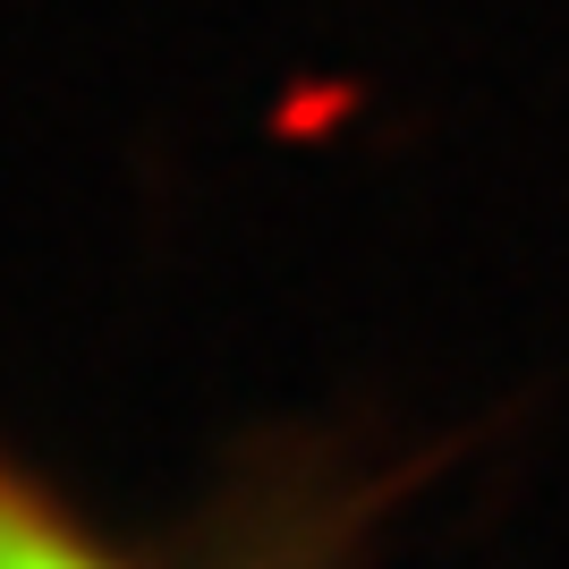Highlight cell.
<instances>
[{
	"label": "cell",
	"instance_id": "6da1fadb",
	"mask_svg": "<svg viewBox=\"0 0 569 569\" xmlns=\"http://www.w3.org/2000/svg\"><path fill=\"white\" fill-rule=\"evenodd\" d=\"M0 569H153V561L111 545L34 468H18V459L0 451Z\"/></svg>",
	"mask_w": 569,
	"mask_h": 569
}]
</instances>
